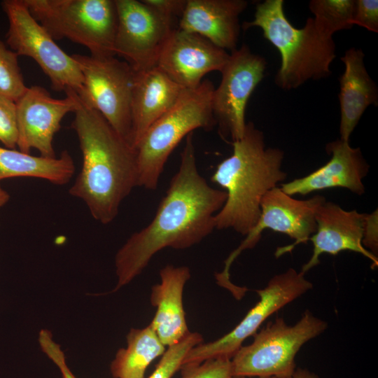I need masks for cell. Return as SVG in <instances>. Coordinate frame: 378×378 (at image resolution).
Here are the masks:
<instances>
[{"mask_svg": "<svg viewBox=\"0 0 378 378\" xmlns=\"http://www.w3.org/2000/svg\"><path fill=\"white\" fill-rule=\"evenodd\" d=\"M192 136V132L186 136L178 169L154 218L117 252L115 291L140 274L160 250L190 248L216 229L215 215L225 204L227 193L210 186L199 173Z\"/></svg>", "mask_w": 378, "mask_h": 378, "instance_id": "6da1fadb", "label": "cell"}, {"mask_svg": "<svg viewBox=\"0 0 378 378\" xmlns=\"http://www.w3.org/2000/svg\"><path fill=\"white\" fill-rule=\"evenodd\" d=\"M71 124L82 153V167L69 194L84 202L92 216L106 225L137 186L134 148L96 110L78 104Z\"/></svg>", "mask_w": 378, "mask_h": 378, "instance_id": "7a4b0ae2", "label": "cell"}, {"mask_svg": "<svg viewBox=\"0 0 378 378\" xmlns=\"http://www.w3.org/2000/svg\"><path fill=\"white\" fill-rule=\"evenodd\" d=\"M232 154L219 163L211 181L227 193L215 215L216 229H232L246 236L257 223L263 196L287 176L282 169L284 153L266 147L264 133L246 122L242 137L232 143Z\"/></svg>", "mask_w": 378, "mask_h": 378, "instance_id": "3957f363", "label": "cell"}, {"mask_svg": "<svg viewBox=\"0 0 378 378\" xmlns=\"http://www.w3.org/2000/svg\"><path fill=\"white\" fill-rule=\"evenodd\" d=\"M284 4L283 0L258 4L253 20L244 22L243 27H260L264 37L278 49L281 65L274 83L290 90L309 80L328 77L336 47L332 37L319 29L313 18H307L302 28H295L286 17Z\"/></svg>", "mask_w": 378, "mask_h": 378, "instance_id": "277c9868", "label": "cell"}, {"mask_svg": "<svg viewBox=\"0 0 378 378\" xmlns=\"http://www.w3.org/2000/svg\"><path fill=\"white\" fill-rule=\"evenodd\" d=\"M214 90L209 79L195 88L184 89L175 104L147 130L134 148L138 186L156 190L169 155L182 139L196 129L209 130L216 125Z\"/></svg>", "mask_w": 378, "mask_h": 378, "instance_id": "5b68a950", "label": "cell"}, {"mask_svg": "<svg viewBox=\"0 0 378 378\" xmlns=\"http://www.w3.org/2000/svg\"><path fill=\"white\" fill-rule=\"evenodd\" d=\"M30 13L54 40L67 38L90 55L115 56L118 25L115 0H24Z\"/></svg>", "mask_w": 378, "mask_h": 378, "instance_id": "8992f818", "label": "cell"}, {"mask_svg": "<svg viewBox=\"0 0 378 378\" xmlns=\"http://www.w3.org/2000/svg\"><path fill=\"white\" fill-rule=\"evenodd\" d=\"M328 323L306 310L293 326L282 317L270 321L253 335V342L241 346L231 358L232 377H288L296 368L300 348L322 334Z\"/></svg>", "mask_w": 378, "mask_h": 378, "instance_id": "52a82bcc", "label": "cell"}, {"mask_svg": "<svg viewBox=\"0 0 378 378\" xmlns=\"http://www.w3.org/2000/svg\"><path fill=\"white\" fill-rule=\"evenodd\" d=\"M2 10L8 20L6 43L18 56L33 59L57 91L83 90V77L78 63L65 52L31 15L24 0H4Z\"/></svg>", "mask_w": 378, "mask_h": 378, "instance_id": "ba28073f", "label": "cell"}, {"mask_svg": "<svg viewBox=\"0 0 378 378\" xmlns=\"http://www.w3.org/2000/svg\"><path fill=\"white\" fill-rule=\"evenodd\" d=\"M83 77L80 101L98 111L130 145L135 71L115 56L74 54ZM132 146V145H131Z\"/></svg>", "mask_w": 378, "mask_h": 378, "instance_id": "9c48e42d", "label": "cell"}, {"mask_svg": "<svg viewBox=\"0 0 378 378\" xmlns=\"http://www.w3.org/2000/svg\"><path fill=\"white\" fill-rule=\"evenodd\" d=\"M313 287L304 274L289 268L273 276L267 286L256 290L260 300L227 334L208 343L192 347L185 356L182 365L198 364L206 360L227 358L231 359L243 342L253 335L263 322L274 312L298 298Z\"/></svg>", "mask_w": 378, "mask_h": 378, "instance_id": "30bf717a", "label": "cell"}, {"mask_svg": "<svg viewBox=\"0 0 378 378\" xmlns=\"http://www.w3.org/2000/svg\"><path fill=\"white\" fill-rule=\"evenodd\" d=\"M326 198L315 195L308 200H297L285 193L280 188L269 190L260 202V215L246 239L225 261V267L217 277L223 281L230 280V268L236 258L244 250L253 248L266 229L287 234L295 241L279 247L275 256L279 258L290 252L297 245L306 243L316 230L315 214Z\"/></svg>", "mask_w": 378, "mask_h": 378, "instance_id": "8fae6325", "label": "cell"}, {"mask_svg": "<svg viewBox=\"0 0 378 378\" xmlns=\"http://www.w3.org/2000/svg\"><path fill=\"white\" fill-rule=\"evenodd\" d=\"M265 68V58L252 52L246 44L230 53L212 99L214 117L224 139L232 143L242 137L247 102L263 78Z\"/></svg>", "mask_w": 378, "mask_h": 378, "instance_id": "7c38bea8", "label": "cell"}, {"mask_svg": "<svg viewBox=\"0 0 378 378\" xmlns=\"http://www.w3.org/2000/svg\"><path fill=\"white\" fill-rule=\"evenodd\" d=\"M118 25L113 52L134 71L157 66L174 24L142 1L115 0Z\"/></svg>", "mask_w": 378, "mask_h": 378, "instance_id": "4fadbf2b", "label": "cell"}, {"mask_svg": "<svg viewBox=\"0 0 378 378\" xmlns=\"http://www.w3.org/2000/svg\"><path fill=\"white\" fill-rule=\"evenodd\" d=\"M66 97L56 99L43 87H27L16 101L18 143L19 150L29 153L33 148L40 155L55 158L53 139L59 131L63 118L74 112L78 94L67 91Z\"/></svg>", "mask_w": 378, "mask_h": 378, "instance_id": "5bb4252c", "label": "cell"}, {"mask_svg": "<svg viewBox=\"0 0 378 378\" xmlns=\"http://www.w3.org/2000/svg\"><path fill=\"white\" fill-rule=\"evenodd\" d=\"M230 53L204 37L175 29L158 59L157 66L183 89L195 88L203 77L221 71Z\"/></svg>", "mask_w": 378, "mask_h": 378, "instance_id": "9a60e30c", "label": "cell"}, {"mask_svg": "<svg viewBox=\"0 0 378 378\" xmlns=\"http://www.w3.org/2000/svg\"><path fill=\"white\" fill-rule=\"evenodd\" d=\"M365 214L344 210L332 202L320 205L315 214L316 230L309 239L313 244V253L300 272L305 274L318 265L323 253L335 255L344 251L360 253L377 267V257L362 244Z\"/></svg>", "mask_w": 378, "mask_h": 378, "instance_id": "2e32d148", "label": "cell"}, {"mask_svg": "<svg viewBox=\"0 0 378 378\" xmlns=\"http://www.w3.org/2000/svg\"><path fill=\"white\" fill-rule=\"evenodd\" d=\"M326 150L331 155L330 160L309 174L281 185L287 195L307 194L333 188H344L362 195L365 193L363 179L370 166L359 148H352L349 141L340 139L326 145Z\"/></svg>", "mask_w": 378, "mask_h": 378, "instance_id": "e0dca14e", "label": "cell"}, {"mask_svg": "<svg viewBox=\"0 0 378 378\" xmlns=\"http://www.w3.org/2000/svg\"><path fill=\"white\" fill-rule=\"evenodd\" d=\"M247 6L245 0H187L178 28L231 52L237 48L239 17Z\"/></svg>", "mask_w": 378, "mask_h": 378, "instance_id": "ac0fdd59", "label": "cell"}, {"mask_svg": "<svg viewBox=\"0 0 378 378\" xmlns=\"http://www.w3.org/2000/svg\"><path fill=\"white\" fill-rule=\"evenodd\" d=\"M183 90L157 66L135 71L130 139L134 148L147 130L175 104Z\"/></svg>", "mask_w": 378, "mask_h": 378, "instance_id": "d6986e66", "label": "cell"}, {"mask_svg": "<svg viewBox=\"0 0 378 378\" xmlns=\"http://www.w3.org/2000/svg\"><path fill=\"white\" fill-rule=\"evenodd\" d=\"M160 282L152 287L150 303L156 307L150 325L166 346L174 344L190 331L183 304V288L190 278L186 266L168 265L160 271Z\"/></svg>", "mask_w": 378, "mask_h": 378, "instance_id": "ffe728a7", "label": "cell"}, {"mask_svg": "<svg viewBox=\"0 0 378 378\" xmlns=\"http://www.w3.org/2000/svg\"><path fill=\"white\" fill-rule=\"evenodd\" d=\"M360 48L348 49L341 61L345 69L340 78V140L349 141L350 135L366 108L378 104V89L364 62Z\"/></svg>", "mask_w": 378, "mask_h": 378, "instance_id": "44dd1931", "label": "cell"}, {"mask_svg": "<svg viewBox=\"0 0 378 378\" xmlns=\"http://www.w3.org/2000/svg\"><path fill=\"white\" fill-rule=\"evenodd\" d=\"M74 173V160L66 150L58 158H47L0 147V181L9 178L33 177L64 185Z\"/></svg>", "mask_w": 378, "mask_h": 378, "instance_id": "7402d4cb", "label": "cell"}, {"mask_svg": "<svg viewBox=\"0 0 378 378\" xmlns=\"http://www.w3.org/2000/svg\"><path fill=\"white\" fill-rule=\"evenodd\" d=\"M127 347L120 349L111 363L113 378H144L148 365L166 349L149 324L132 328L127 335Z\"/></svg>", "mask_w": 378, "mask_h": 378, "instance_id": "603a6c76", "label": "cell"}, {"mask_svg": "<svg viewBox=\"0 0 378 378\" xmlns=\"http://www.w3.org/2000/svg\"><path fill=\"white\" fill-rule=\"evenodd\" d=\"M309 8L316 26L329 36L354 26L356 0H312Z\"/></svg>", "mask_w": 378, "mask_h": 378, "instance_id": "cb8c5ba5", "label": "cell"}, {"mask_svg": "<svg viewBox=\"0 0 378 378\" xmlns=\"http://www.w3.org/2000/svg\"><path fill=\"white\" fill-rule=\"evenodd\" d=\"M18 55L7 48L0 41V95L15 102L22 96L27 87L24 84Z\"/></svg>", "mask_w": 378, "mask_h": 378, "instance_id": "d4e9b609", "label": "cell"}, {"mask_svg": "<svg viewBox=\"0 0 378 378\" xmlns=\"http://www.w3.org/2000/svg\"><path fill=\"white\" fill-rule=\"evenodd\" d=\"M202 342L203 338L200 333L189 332L179 342L167 347L148 378H172L180 369L188 352Z\"/></svg>", "mask_w": 378, "mask_h": 378, "instance_id": "484cf974", "label": "cell"}, {"mask_svg": "<svg viewBox=\"0 0 378 378\" xmlns=\"http://www.w3.org/2000/svg\"><path fill=\"white\" fill-rule=\"evenodd\" d=\"M181 378H231V359L217 358L181 366Z\"/></svg>", "mask_w": 378, "mask_h": 378, "instance_id": "4316f807", "label": "cell"}, {"mask_svg": "<svg viewBox=\"0 0 378 378\" xmlns=\"http://www.w3.org/2000/svg\"><path fill=\"white\" fill-rule=\"evenodd\" d=\"M18 136L15 102L0 95V141L5 148L15 149Z\"/></svg>", "mask_w": 378, "mask_h": 378, "instance_id": "83f0119b", "label": "cell"}, {"mask_svg": "<svg viewBox=\"0 0 378 378\" xmlns=\"http://www.w3.org/2000/svg\"><path fill=\"white\" fill-rule=\"evenodd\" d=\"M353 25H358L368 31L378 32V1L356 0Z\"/></svg>", "mask_w": 378, "mask_h": 378, "instance_id": "f1b7e54d", "label": "cell"}, {"mask_svg": "<svg viewBox=\"0 0 378 378\" xmlns=\"http://www.w3.org/2000/svg\"><path fill=\"white\" fill-rule=\"evenodd\" d=\"M38 342L43 351L59 368L63 378H76L67 366L60 346L53 341L49 330L43 329L40 331Z\"/></svg>", "mask_w": 378, "mask_h": 378, "instance_id": "f546056e", "label": "cell"}, {"mask_svg": "<svg viewBox=\"0 0 378 378\" xmlns=\"http://www.w3.org/2000/svg\"><path fill=\"white\" fill-rule=\"evenodd\" d=\"M142 1L174 24L178 18L180 20L187 3V0H142Z\"/></svg>", "mask_w": 378, "mask_h": 378, "instance_id": "4dcf8cb0", "label": "cell"}, {"mask_svg": "<svg viewBox=\"0 0 378 378\" xmlns=\"http://www.w3.org/2000/svg\"><path fill=\"white\" fill-rule=\"evenodd\" d=\"M377 224V210L370 214H365L362 244L367 250L369 248V251L376 257H377L378 251Z\"/></svg>", "mask_w": 378, "mask_h": 378, "instance_id": "1f68e13d", "label": "cell"}, {"mask_svg": "<svg viewBox=\"0 0 378 378\" xmlns=\"http://www.w3.org/2000/svg\"><path fill=\"white\" fill-rule=\"evenodd\" d=\"M231 378H249L243 377H232ZM257 378H319V377L313 372L307 369L298 368L294 373L288 377H267Z\"/></svg>", "mask_w": 378, "mask_h": 378, "instance_id": "d6a6232c", "label": "cell"}, {"mask_svg": "<svg viewBox=\"0 0 378 378\" xmlns=\"http://www.w3.org/2000/svg\"><path fill=\"white\" fill-rule=\"evenodd\" d=\"M10 200L9 193L0 184V208L4 206Z\"/></svg>", "mask_w": 378, "mask_h": 378, "instance_id": "836d02e7", "label": "cell"}]
</instances>
